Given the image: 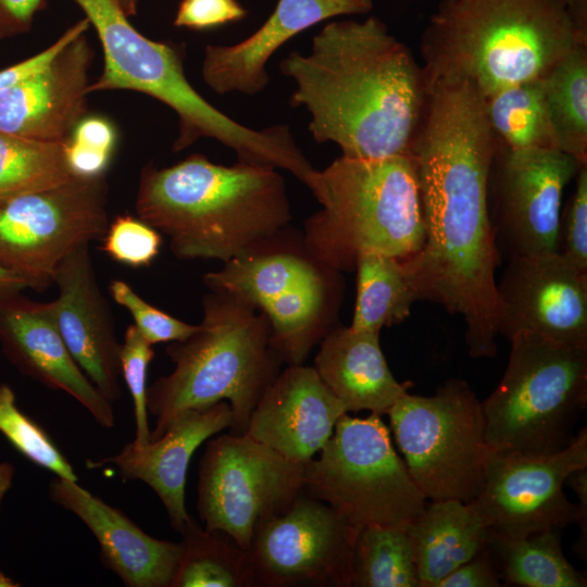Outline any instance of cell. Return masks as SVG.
Segmentation results:
<instances>
[{
    "label": "cell",
    "mask_w": 587,
    "mask_h": 587,
    "mask_svg": "<svg viewBox=\"0 0 587 587\" xmlns=\"http://www.w3.org/2000/svg\"><path fill=\"white\" fill-rule=\"evenodd\" d=\"M498 149L484 100L472 85L430 87L411 149L425 237L402 264L420 300L463 319L467 353L476 359L497 354L500 254L488 191Z\"/></svg>",
    "instance_id": "1"
},
{
    "label": "cell",
    "mask_w": 587,
    "mask_h": 587,
    "mask_svg": "<svg viewBox=\"0 0 587 587\" xmlns=\"http://www.w3.org/2000/svg\"><path fill=\"white\" fill-rule=\"evenodd\" d=\"M279 68L295 82L289 102L307 110L316 142L336 143L353 159L411 153L428 83L411 50L377 16L328 22L308 53L291 51Z\"/></svg>",
    "instance_id": "2"
},
{
    "label": "cell",
    "mask_w": 587,
    "mask_h": 587,
    "mask_svg": "<svg viewBox=\"0 0 587 587\" xmlns=\"http://www.w3.org/2000/svg\"><path fill=\"white\" fill-rule=\"evenodd\" d=\"M136 212L170 240L182 260L223 263L288 227L291 208L277 168L213 163L195 153L168 166H146Z\"/></svg>",
    "instance_id": "3"
},
{
    "label": "cell",
    "mask_w": 587,
    "mask_h": 587,
    "mask_svg": "<svg viewBox=\"0 0 587 587\" xmlns=\"http://www.w3.org/2000/svg\"><path fill=\"white\" fill-rule=\"evenodd\" d=\"M586 43V9L574 0H441L424 29L428 88L466 82L483 99L542 77Z\"/></svg>",
    "instance_id": "4"
},
{
    "label": "cell",
    "mask_w": 587,
    "mask_h": 587,
    "mask_svg": "<svg viewBox=\"0 0 587 587\" xmlns=\"http://www.w3.org/2000/svg\"><path fill=\"white\" fill-rule=\"evenodd\" d=\"M202 307L197 330L166 347L172 373L147 389L148 411L155 417L149 441L179 413L220 401L229 403L232 433L245 434L257 402L280 372L283 360L263 312L217 291L205 295Z\"/></svg>",
    "instance_id": "5"
},
{
    "label": "cell",
    "mask_w": 587,
    "mask_h": 587,
    "mask_svg": "<svg viewBox=\"0 0 587 587\" xmlns=\"http://www.w3.org/2000/svg\"><path fill=\"white\" fill-rule=\"evenodd\" d=\"M304 185L321 208L304 222L303 243L326 266L352 272L365 252L405 261L422 249L425 229L411 153L340 155L325 168H314Z\"/></svg>",
    "instance_id": "6"
},
{
    "label": "cell",
    "mask_w": 587,
    "mask_h": 587,
    "mask_svg": "<svg viewBox=\"0 0 587 587\" xmlns=\"http://www.w3.org/2000/svg\"><path fill=\"white\" fill-rule=\"evenodd\" d=\"M498 386L482 402L489 451L546 455L569 447L587 405V346L533 333L510 339Z\"/></svg>",
    "instance_id": "7"
},
{
    "label": "cell",
    "mask_w": 587,
    "mask_h": 587,
    "mask_svg": "<svg viewBox=\"0 0 587 587\" xmlns=\"http://www.w3.org/2000/svg\"><path fill=\"white\" fill-rule=\"evenodd\" d=\"M72 1L95 28L103 51V71L90 83L89 93L133 90L167 105L178 118L175 152L200 138H212L232 149L238 161L253 163L266 157L272 146L271 132L245 126L208 102L187 79L178 46L143 36L116 0Z\"/></svg>",
    "instance_id": "8"
},
{
    "label": "cell",
    "mask_w": 587,
    "mask_h": 587,
    "mask_svg": "<svg viewBox=\"0 0 587 587\" xmlns=\"http://www.w3.org/2000/svg\"><path fill=\"white\" fill-rule=\"evenodd\" d=\"M380 417L341 415L320 455L304 465L303 492L355 528L407 526L427 503Z\"/></svg>",
    "instance_id": "9"
},
{
    "label": "cell",
    "mask_w": 587,
    "mask_h": 587,
    "mask_svg": "<svg viewBox=\"0 0 587 587\" xmlns=\"http://www.w3.org/2000/svg\"><path fill=\"white\" fill-rule=\"evenodd\" d=\"M396 444L427 501L471 502L479 492L489 449L482 402L461 378L432 396L404 394L389 409Z\"/></svg>",
    "instance_id": "10"
},
{
    "label": "cell",
    "mask_w": 587,
    "mask_h": 587,
    "mask_svg": "<svg viewBox=\"0 0 587 587\" xmlns=\"http://www.w3.org/2000/svg\"><path fill=\"white\" fill-rule=\"evenodd\" d=\"M108 191L104 175L72 176L48 189L0 200V265L26 279L29 288L46 290L68 253L104 237Z\"/></svg>",
    "instance_id": "11"
},
{
    "label": "cell",
    "mask_w": 587,
    "mask_h": 587,
    "mask_svg": "<svg viewBox=\"0 0 587 587\" xmlns=\"http://www.w3.org/2000/svg\"><path fill=\"white\" fill-rule=\"evenodd\" d=\"M304 465L247 434L211 439L199 463L197 512L204 527L249 550L258 525L303 492Z\"/></svg>",
    "instance_id": "12"
},
{
    "label": "cell",
    "mask_w": 587,
    "mask_h": 587,
    "mask_svg": "<svg viewBox=\"0 0 587 587\" xmlns=\"http://www.w3.org/2000/svg\"><path fill=\"white\" fill-rule=\"evenodd\" d=\"M587 467V428L565 449L546 455L489 451L484 480L469 502L486 527L501 536L523 537L577 523L578 507L566 497L567 476Z\"/></svg>",
    "instance_id": "13"
},
{
    "label": "cell",
    "mask_w": 587,
    "mask_h": 587,
    "mask_svg": "<svg viewBox=\"0 0 587 587\" xmlns=\"http://www.w3.org/2000/svg\"><path fill=\"white\" fill-rule=\"evenodd\" d=\"M357 530L333 507L302 492L255 528L249 550L258 586L350 587Z\"/></svg>",
    "instance_id": "14"
},
{
    "label": "cell",
    "mask_w": 587,
    "mask_h": 587,
    "mask_svg": "<svg viewBox=\"0 0 587 587\" xmlns=\"http://www.w3.org/2000/svg\"><path fill=\"white\" fill-rule=\"evenodd\" d=\"M495 160L490 217L497 243L501 238L511 255L560 252L563 191L585 163L546 147H501Z\"/></svg>",
    "instance_id": "15"
},
{
    "label": "cell",
    "mask_w": 587,
    "mask_h": 587,
    "mask_svg": "<svg viewBox=\"0 0 587 587\" xmlns=\"http://www.w3.org/2000/svg\"><path fill=\"white\" fill-rule=\"evenodd\" d=\"M497 333L587 346V273L561 252L511 255L497 282Z\"/></svg>",
    "instance_id": "16"
},
{
    "label": "cell",
    "mask_w": 587,
    "mask_h": 587,
    "mask_svg": "<svg viewBox=\"0 0 587 587\" xmlns=\"http://www.w3.org/2000/svg\"><path fill=\"white\" fill-rule=\"evenodd\" d=\"M59 297L49 302L53 321L71 355L111 403L122 396V344L110 305L96 278L89 243L68 253L57 266Z\"/></svg>",
    "instance_id": "17"
},
{
    "label": "cell",
    "mask_w": 587,
    "mask_h": 587,
    "mask_svg": "<svg viewBox=\"0 0 587 587\" xmlns=\"http://www.w3.org/2000/svg\"><path fill=\"white\" fill-rule=\"evenodd\" d=\"M85 34L65 45L45 67L0 92V130L47 142L70 139L88 112V73L95 52Z\"/></svg>",
    "instance_id": "18"
},
{
    "label": "cell",
    "mask_w": 587,
    "mask_h": 587,
    "mask_svg": "<svg viewBox=\"0 0 587 587\" xmlns=\"http://www.w3.org/2000/svg\"><path fill=\"white\" fill-rule=\"evenodd\" d=\"M0 344L7 359L23 374L62 390L85 407L97 423L114 426L112 403L77 365L53 321L49 302L20 292L0 294Z\"/></svg>",
    "instance_id": "19"
},
{
    "label": "cell",
    "mask_w": 587,
    "mask_h": 587,
    "mask_svg": "<svg viewBox=\"0 0 587 587\" xmlns=\"http://www.w3.org/2000/svg\"><path fill=\"white\" fill-rule=\"evenodd\" d=\"M347 407L313 366L288 365L257 402L245 434L305 465L332 437Z\"/></svg>",
    "instance_id": "20"
},
{
    "label": "cell",
    "mask_w": 587,
    "mask_h": 587,
    "mask_svg": "<svg viewBox=\"0 0 587 587\" xmlns=\"http://www.w3.org/2000/svg\"><path fill=\"white\" fill-rule=\"evenodd\" d=\"M373 5V0H278L266 21L246 39L204 48L202 78L217 95H258L270 83L268 60L285 42L321 22L369 13Z\"/></svg>",
    "instance_id": "21"
},
{
    "label": "cell",
    "mask_w": 587,
    "mask_h": 587,
    "mask_svg": "<svg viewBox=\"0 0 587 587\" xmlns=\"http://www.w3.org/2000/svg\"><path fill=\"white\" fill-rule=\"evenodd\" d=\"M52 501L77 515L96 537L102 563L128 587H171L180 542L149 536L122 511L84 489L55 477L48 488Z\"/></svg>",
    "instance_id": "22"
},
{
    "label": "cell",
    "mask_w": 587,
    "mask_h": 587,
    "mask_svg": "<svg viewBox=\"0 0 587 587\" xmlns=\"http://www.w3.org/2000/svg\"><path fill=\"white\" fill-rule=\"evenodd\" d=\"M227 401L179 413L155 440L137 448L127 444L115 455L89 462V467L114 464L124 480L139 479L152 488L165 507L171 525L180 532L190 514L185 508V485L190 459L208 438L230 428Z\"/></svg>",
    "instance_id": "23"
},
{
    "label": "cell",
    "mask_w": 587,
    "mask_h": 587,
    "mask_svg": "<svg viewBox=\"0 0 587 587\" xmlns=\"http://www.w3.org/2000/svg\"><path fill=\"white\" fill-rule=\"evenodd\" d=\"M379 334L335 326L320 342L313 367L348 412L367 410L383 416L412 387L392 375Z\"/></svg>",
    "instance_id": "24"
},
{
    "label": "cell",
    "mask_w": 587,
    "mask_h": 587,
    "mask_svg": "<svg viewBox=\"0 0 587 587\" xmlns=\"http://www.w3.org/2000/svg\"><path fill=\"white\" fill-rule=\"evenodd\" d=\"M420 587L437 584L484 550L488 528L474 508L458 499L427 502L407 526Z\"/></svg>",
    "instance_id": "25"
},
{
    "label": "cell",
    "mask_w": 587,
    "mask_h": 587,
    "mask_svg": "<svg viewBox=\"0 0 587 587\" xmlns=\"http://www.w3.org/2000/svg\"><path fill=\"white\" fill-rule=\"evenodd\" d=\"M485 549L505 585L520 587H586V577L565 558L561 529L523 537L488 529Z\"/></svg>",
    "instance_id": "26"
},
{
    "label": "cell",
    "mask_w": 587,
    "mask_h": 587,
    "mask_svg": "<svg viewBox=\"0 0 587 587\" xmlns=\"http://www.w3.org/2000/svg\"><path fill=\"white\" fill-rule=\"evenodd\" d=\"M182 552L171 587L258 586L250 550L190 515L179 532Z\"/></svg>",
    "instance_id": "27"
},
{
    "label": "cell",
    "mask_w": 587,
    "mask_h": 587,
    "mask_svg": "<svg viewBox=\"0 0 587 587\" xmlns=\"http://www.w3.org/2000/svg\"><path fill=\"white\" fill-rule=\"evenodd\" d=\"M357 296L351 327L380 332L403 322L420 298L411 284L402 261L379 252L359 255Z\"/></svg>",
    "instance_id": "28"
},
{
    "label": "cell",
    "mask_w": 587,
    "mask_h": 587,
    "mask_svg": "<svg viewBox=\"0 0 587 587\" xmlns=\"http://www.w3.org/2000/svg\"><path fill=\"white\" fill-rule=\"evenodd\" d=\"M555 148L587 162V49L574 47L544 76Z\"/></svg>",
    "instance_id": "29"
},
{
    "label": "cell",
    "mask_w": 587,
    "mask_h": 587,
    "mask_svg": "<svg viewBox=\"0 0 587 587\" xmlns=\"http://www.w3.org/2000/svg\"><path fill=\"white\" fill-rule=\"evenodd\" d=\"M483 100L500 147L555 148L545 102L544 76L510 86Z\"/></svg>",
    "instance_id": "30"
},
{
    "label": "cell",
    "mask_w": 587,
    "mask_h": 587,
    "mask_svg": "<svg viewBox=\"0 0 587 587\" xmlns=\"http://www.w3.org/2000/svg\"><path fill=\"white\" fill-rule=\"evenodd\" d=\"M350 586L420 587L413 547L405 526L367 525L358 528Z\"/></svg>",
    "instance_id": "31"
},
{
    "label": "cell",
    "mask_w": 587,
    "mask_h": 587,
    "mask_svg": "<svg viewBox=\"0 0 587 587\" xmlns=\"http://www.w3.org/2000/svg\"><path fill=\"white\" fill-rule=\"evenodd\" d=\"M74 176L65 142H47L0 130V200L48 189Z\"/></svg>",
    "instance_id": "32"
},
{
    "label": "cell",
    "mask_w": 587,
    "mask_h": 587,
    "mask_svg": "<svg viewBox=\"0 0 587 587\" xmlns=\"http://www.w3.org/2000/svg\"><path fill=\"white\" fill-rule=\"evenodd\" d=\"M0 433L26 459L57 475L77 482L72 465L50 436L16 405L8 384H0Z\"/></svg>",
    "instance_id": "33"
},
{
    "label": "cell",
    "mask_w": 587,
    "mask_h": 587,
    "mask_svg": "<svg viewBox=\"0 0 587 587\" xmlns=\"http://www.w3.org/2000/svg\"><path fill=\"white\" fill-rule=\"evenodd\" d=\"M154 358L149 344L135 325H128L121 346L120 362L123 376L134 404L135 439L133 446L140 448L149 442L150 429L147 407V370Z\"/></svg>",
    "instance_id": "34"
},
{
    "label": "cell",
    "mask_w": 587,
    "mask_h": 587,
    "mask_svg": "<svg viewBox=\"0 0 587 587\" xmlns=\"http://www.w3.org/2000/svg\"><path fill=\"white\" fill-rule=\"evenodd\" d=\"M102 250L114 261L132 266H149L160 251V233L139 217L116 216L102 238Z\"/></svg>",
    "instance_id": "35"
},
{
    "label": "cell",
    "mask_w": 587,
    "mask_h": 587,
    "mask_svg": "<svg viewBox=\"0 0 587 587\" xmlns=\"http://www.w3.org/2000/svg\"><path fill=\"white\" fill-rule=\"evenodd\" d=\"M110 294L116 303L129 311L134 325L152 346L159 342L183 341L198 328V325L185 323L149 304L123 280H112Z\"/></svg>",
    "instance_id": "36"
},
{
    "label": "cell",
    "mask_w": 587,
    "mask_h": 587,
    "mask_svg": "<svg viewBox=\"0 0 587 587\" xmlns=\"http://www.w3.org/2000/svg\"><path fill=\"white\" fill-rule=\"evenodd\" d=\"M575 190L560 221V252L587 273V163L575 177Z\"/></svg>",
    "instance_id": "37"
},
{
    "label": "cell",
    "mask_w": 587,
    "mask_h": 587,
    "mask_svg": "<svg viewBox=\"0 0 587 587\" xmlns=\"http://www.w3.org/2000/svg\"><path fill=\"white\" fill-rule=\"evenodd\" d=\"M247 14L238 0H180L173 24L201 32L238 22Z\"/></svg>",
    "instance_id": "38"
},
{
    "label": "cell",
    "mask_w": 587,
    "mask_h": 587,
    "mask_svg": "<svg viewBox=\"0 0 587 587\" xmlns=\"http://www.w3.org/2000/svg\"><path fill=\"white\" fill-rule=\"evenodd\" d=\"M90 24L87 17L66 29L52 45L39 53L0 71V92L45 67L58 52L77 36L85 34Z\"/></svg>",
    "instance_id": "39"
},
{
    "label": "cell",
    "mask_w": 587,
    "mask_h": 587,
    "mask_svg": "<svg viewBox=\"0 0 587 587\" xmlns=\"http://www.w3.org/2000/svg\"><path fill=\"white\" fill-rule=\"evenodd\" d=\"M501 583V577L484 548L442 578L436 587H499Z\"/></svg>",
    "instance_id": "40"
},
{
    "label": "cell",
    "mask_w": 587,
    "mask_h": 587,
    "mask_svg": "<svg viewBox=\"0 0 587 587\" xmlns=\"http://www.w3.org/2000/svg\"><path fill=\"white\" fill-rule=\"evenodd\" d=\"M46 0H0V39L27 33Z\"/></svg>",
    "instance_id": "41"
},
{
    "label": "cell",
    "mask_w": 587,
    "mask_h": 587,
    "mask_svg": "<svg viewBox=\"0 0 587 587\" xmlns=\"http://www.w3.org/2000/svg\"><path fill=\"white\" fill-rule=\"evenodd\" d=\"M68 140L112 154L116 133L109 120L100 116H85L76 125Z\"/></svg>",
    "instance_id": "42"
},
{
    "label": "cell",
    "mask_w": 587,
    "mask_h": 587,
    "mask_svg": "<svg viewBox=\"0 0 587 587\" xmlns=\"http://www.w3.org/2000/svg\"><path fill=\"white\" fill-rule=\"evenodd\" d=\"M25 288H29L26 279L0 265V294L21 292Z\"/></svg>",
    "instance_id": "43"
},
{
    "label": "cell",
    "mask_w": 587,
    "mask_h": 587,
    "mask_svg": "<svg viewBox=\"0 0 587 587\" xmlns=\"http://www.w3.org/2000/svg\"><path fill=\"white\" fill-rule=\"evenodd\" d=\"M14 472L10 462L0 463V502L12 485Z\"/></svg>",
    "instance_id": "44"
},
{
    "label": "cell",
    "mask_w": 587,
    "mask_h": 587,
    "mask_svg": "<svg viewBox=\"0 0 587 587\" xmlns=\"http://www.w3.org/2000/svg\"><path fill=\"white\" fill-rule=\"evenodd\" d=\"M122 11L129 17L137 13L139 0H116Z\"/></svg>",
    "instance_id": "45"
},
{
    "label": "cell",
    "mask_w": 587,
    "mask_h": 587,
    "mask_svg": "<svg viewBox=\"0 0 587 587\" xmlns=\"http://www.w3.org/2000/svg\"><path fill=\"white\" fill-rule=\"evenodd\" d=\"M18 586L12 579L8 578L4 574L0 572V587H14Z\"/></svg>",
    "instance_id": "46"
},
{
    "label": "cell",
    "mask_w": 587,
    "mask_h": 587,
    "mask_svg": "<svg viewBox=\"0 0 587 587\" xmlns=\"http://www.w3.org/2000/svg\"><path fill=\"white\" fill-rule=\"evenodd\" d=\"M574 2L582 8L587 7V0H574Z\"/></svg>",
    "instance_id": "47"
}]
</instances>
